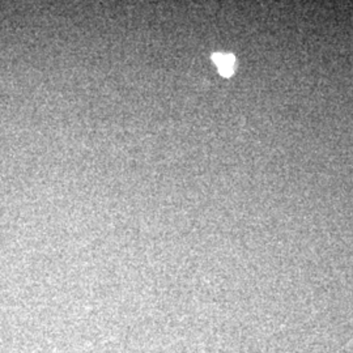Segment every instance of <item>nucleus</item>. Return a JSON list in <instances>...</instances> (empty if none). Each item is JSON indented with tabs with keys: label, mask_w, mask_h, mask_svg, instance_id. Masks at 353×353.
Returning a JSON list of instances; mask_svg holds the SVG:
<instances>
[{
	"label": "nucleus",
	"mask_w": 353,
	"mask_h": 353,
	"mask_svg": "<svg viewBox=\"0 0 353 353\" xmlns=\"http://www.w3.org/2000/svg\"><path fill=\"white\" fill-rule=\"evenodd\" d=\"M214 62L217 64L221 75L230 76L234 70V57L228 54H214Z\"/></svg>",
	"instance_id": "f257e3e1"
}]
</instances>
